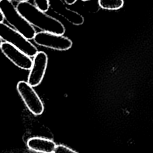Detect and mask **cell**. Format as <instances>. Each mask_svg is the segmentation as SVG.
Listing matches in <instances>:
<instances>
[{"instance_id": "1", "label": "cell", "mask_w": 153, "mask_h": 153, "mask_svg": "<svg viewBox=\"0 0 153 153\" xmlns=\"http://www.w3.org/2000/svg\"><path fill=\"white\" fill-rule=\"evenodd\" d=\"M16 8L32 26L41 31L58 35L65 33V27L59 20L40 10L35 5L29 2H19Z\"/></svg>"}, {"instance_id": "2", "label": "cell", "mask_w": 153, "mask_h": 153, "mask_svg": "<svg viewBox=\"0 0 153 153\" xmlns=\"http://www.w3.org/2000/svg\"><path fill=\"white\" fill-rule=\"evenodd\" d=\"M0 9L4 20L13 28L27 39H33L36 33L34 27L20 14L12 2L8 0H0Z\"/></svg>"}, {"instance_id": "3", "label": "cell", "mask_w": 153, "mask_h": 153, "mask_svg": "<svg viewBox=\"0 0 153 153\" xmlns=\"http://www.w3.org/2000/svg\"><path fill=\"white\" fill-rule=\"evenodd\" d=\"M0 37L30 57H34L38 52L37 48L29 39L3 22H0Z\"/></svg>"}, {"instance_id": "4", "label": "cell", "mask_w": 153, "mask_h": 153, "mask_svg": "<svg viewBox=\"0 0 153 153\" xmlns=\"http://www.w3.org/2000/svg\"><path fill=\"white\" fill-rule=\"evenodd\" d=\"M16 88L29 111L35 115H41L44 111V106L33 87L26 81H20Z\"/></svg>"}, {"instance_id": "5", "label": "cell", "mask_w": 153, "mask_h": 153, "mask_svg": "<svg viewBox=\"0 0 153 153\" xmlns=\"http://www.w3.org/2000/svg\"><path fill=\"white\" fill-rule=\"evenodd\" d=\"M33 40L38 45L57 51H66L73 44L69 38L63 35L43 31L36 33Z\"/></svg>"}, {"instance_id": "6", "label": "cell", "mask_w": 153, "mask_h": 153, "mask_svg": "<svg viewBox=\"0 0 153 153\" xmlns=\"http://www.w3.org/2000/svg\"><path fill=\"white\" fill-rule=\"evenodd\" d=\"M48 60V56L44 51H38L33 57L27 81L33 87L38 86L42 82L47 67Z\"/></svg>"}, {"instance_id": "7", "label": "cell", "mask_w": 153, "mask_h": 153, "mask_svg": "<svg viewBox=\"0 0 153 153\" xmlns=\"http://www.w3.org/2000/svg\"><path fill=\"white\" fill-rule=\"evenodd\" d=\"M0 49L5 56L18 68L24 70H30L31 68L33 60L30 57L16 47L4 42H2Z\"/></svg>"}, {"instance_id": "8", "label": "cell", "mask_w": 153, "mask_h": 153, "mask_svg": "<svg viewBox=\"0 0 153 153\" xmlns=\"http://www.w3.org/2000/svg\"><path fill=\"white\" fill-rule=\"evenodd\" d=\"M50 8L56 14L63 17L72 25L79 26L84 22L83 16L78 12L68 8L62 0H48Z\"/></svg>"}, {"instance_id": "9", "label": "cell", "mask_w": 153, "mask_h": 153, "mask_svg": "<svg viewBox=\"0 0 153 153\" xmlns=\"http://www.w3.org/2000/svg\"><path fill=\"white\" fill-rule=\"evenodd\" d=\"M27 146L31 151L39 153H53L56 144L51 139L33 137L27 141Z\"/></svg>"}, {"instance_id": "10", "label": "cell", "mask_w": 153, "mask_h": 153, "mask_svg": "<svg viewBox=\"0 0 153 153\" xmlns=\"http://www.w3.org/2000/svg\"><path fill=\"white\" fill-rule=\"evenodd\" d=\"M99 7L108 10H117L123 7V0H98Z\"/></svg>"}, {"instance_id": "11", "label": "cell", "mask_w": 153, "mask_h": 153, "mask_svg": "<svg viewBox=\"0 0 153 153\" xmlns=\"http://www.w3.org/2000/svg\"><path fill=\"white\" fill-rule=\"evenodd\" d=\"M34 5L40 10L46 12L49 9L48 0H33Z\"/></svg>"}, {"instance_id": "12", "label": "cell", "mask_w": 153, "mask_h": 153, "mask_svg": "<svg viewBox=\"0 0 153 153\" xmlns=\"http://www.w3.org/2000/svg\"><path fill=\"white\" fill-rule=\"evenodd\" d=\"M53 153H78L75 151L63 145H56Z\"/></svg>"}, {"instance_id": "13", "label": "cell", "mask_w": 153, "mask_h": 153, "mask_svg": "<svg viewBox=\"0 0 153 153\" xmlns=\"http://www.w3.org/2000/svg\"><path fill=\"white\" fill-rule=\"evenodd\" d=\"M77 0H65V2L66 4H68V5H72L74 3H75L76 2Z\"/></svg>"}, {"instance_id": "14", "label": "cell", "mask_w": 153, "mask_h": 153, "mask_svg": "<svg viewBox=\"0 0 153 153\" xmlns=\"http://www.w3.org/2000/svg\"><path fill=\"white\" fill-rule=\"evenodd\" d=\"M11 2H28L29 0H8Z\"/></svg>"}, {"instance_id": "15", "label": "cell", "mask_w": 153, "mask_h": 153, "mask_svg": "<svg viewBox=\"0 0 153 153\" xmlns=\"http://www.w3.org/2000/svg\"><path fill=\"white\" fill-rule=\"evenodd\" d=\"M4 20V16H3V14L0 9V22H3Z\"/></svg>"}, {"instance_id": "16", "label": "cell", "mask_w": 153, "mask_h": 153, "mask_svg": "<svg viewBox=\"0 0 153 153\" xmlns=\"http://www.w3.org/2000/svg\"><path fill=\"white\" fill-rule=\"evenodd\" d=\"M2 39H1V38L0 37V47H1V45H2Z\"/></svg>"}, {"instance_id": "17", "label": "cell", "mask_w": 153, "mask_h": 153, "mask_svg": "<svg viewBox=\"0 0 153 153\" xmlns=\"http://www.w3.org/2000/svg\"><path fill=\"white\" fill-rule=\"evenodd\" d=\"M82 1H90V0H81Z\"/></svg>"}]
</instances>
